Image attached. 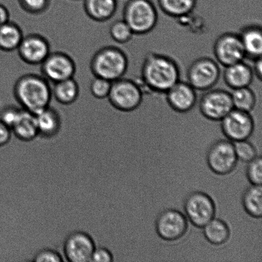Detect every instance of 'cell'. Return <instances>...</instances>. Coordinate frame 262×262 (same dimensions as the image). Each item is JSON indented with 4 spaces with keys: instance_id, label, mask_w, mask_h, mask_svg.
I'll use <instances>...</instances> for the list:
<instances>
[{
    "instance_id": "cell-1",
    "label": "cell",
    "mask_w": 262,
    "mask_h": 262,
    "mask_svg": "<svg viewBox=\"0 0 262 262\" xmlns=\"http://www.w3.org/2000/svg\"><path fill=\"white\" fill-rule=\"evenodd\" d=\"M180 76L179 67L169 56L149 53L144 58L141 80L148 92L165 94L180 80Z\"/></svg>"
},
{
    "instance_id": "cell-2",
    "label": "cell",
    "mask_w": 262,
    "mask_h": 262,
    "mask_svg": "<svg viewBox=\"0 0 262 262\" xmlns=\"http://www.w3.org/2000/svg\"><path fill=\"white\" fill-rule=\"evenodd\" d=\"M13 92L20 107L35 115L50 106L53 97L49 81L35 74L19 77L15 81Z\"/></svg>"
},
{
    "instance_id": "cell-3",
    "label": "cell",
    "mask_w": 262,
    "mask_h": 262,
    "mask_svg": "<svg viewBox=\"0 0 262 262\" xmlns=\"http://www.w3.org/2000/svg\"><path fill=\"white\" fill-rule=\"evenodd\" d=\"M129 60L121 49L106 46L94 54L91 61V70L95 77L111 82L124 77L127 71Z\"/></svg>"
},
{
    "instance_id": "cell-4",
    "label": "cell",
    "mask_w": 262,
    "mask_h": 262,
    "mask_svg": "<svg viewBox=\"0 0 262 262\" xmlns=\"http://www.w3.org/2000/svg\"><path fill=\"white\" fill-rule=\"evenodd\" d=\"M123 19L135 35H145L156 27L158 14L151 0H128L123 10Z\"/></svg>"
},
{
    "instance_id": "cell-5",
    "label": "cell",
    "mask_w": 262,
    "mask_h": 262,
    "mask_svg": "<svg viewBox=\"0 0 262 262\" xmlns=\"http://www.w3.org/2000/svg\"><path fill=\"white\" fill-rule=\"evenodd\" d=\"M143 93L137 82L122 78L112 82L107 99L110 104L118 111L129 113L141 106Z\"/></svg>"
},
{
    "instance_id": "cell-6",
    "label": "cell",
    "mask_w": 262,
    "mask_h": 262,
    "mask_svg": "<svg viewBox=\"0 0 262 262\" xmlns=\"http://www.w3.org/2000/svg\"><path fill=\"white\" fill-rule=\"evenodd\" d=\"M183 208L187 220L198 228H204L216 214L214 200L203 191L190 192L184 200Z\"/></svg>"
},
{
    "instance_id": "cell-7",
    "label": "cell",
    "mask_w": 262,
    "mask_h": 262,
    "mask_svg": "<svg viewBox=\"0 0 262 262\" xmlns=\"http://www.w3.org/2000/svg\"><path fill=\"white\" fill-rule=\"evenodd\" d=\"M206 161L211 171L220 176H228L237 167L238 159L234 144L228 140H219L208 149Z\"/></svg>"
},
{
    "instance_id": "cell-8",
    "label": "cell",
    "mask_w": 262,
    "mask_h": 262,
    "mask_svg": "<svg viewBox=\"0 0 262 262\" xmlns=\"http://www.w3.org/2000/svg\"><path fill=\"white\" fill-rule=\"evenodd\" d=\"M220 76L216 61L209 57H201L192 61L187 69V83L196 91H208L217 83Z\"/></svg>"
},
{
    "instance_id": "cell-9",
    "label": "cell",
    "mask_w": 262,
    "mask_h": 262,
    "mask_svg": "<svg viewBox=\"0 0 262 262\" xmlns=\"http://www.w3.org/2000/svg\"><path fill=\"white\" fill-rule=\"evenodd\" d=\"M97 247L96 241L88 232L74 230L63 241L61 253L64 260L69 262H91Z\"/></svg>"
},
{
    "instance_id": "cell-10",
    "label": "cell",
    "mask_w": 262,
    "mask_h": 262,
    "mask_svg": "<svg viewBox=\"0 0 262 262\" xmlns=\"http://www.w3.org/2000/svg\"><path fill=\"white\" fill-rule=\"evenodd\" d=\"M155 228L157 234L166 242H176L186 235L189 222L186 215L176 209H167L156 218Z\"/></svg>"
},
{
    "instance_id": "cell-11",
    "label": "cell",
    "mask_w": 262,
    "mask_h": 262,
    "mask_svg": "<svg viewBox=\"0 0 262 262\" xmlns=\"http://www.w3.org/2000/svg\"><path fill=\"white\" fill-rule=\"evenodd\" d=\"M233 109L231 94L225 90L208 91L200 99V114L210 121H222Z\"/></svg>"
},
{
    "instance_id": "cell-12",
    "label": "cell",
    "mask_w": 262,
    "mask_h": 262,
    "mask_svg": "<svg viewBox=\"0 0 262 262\" xmlns=\"http://www.w3.org/2000/svg\"><path fill=\"white\" fill-rule=\"evenodd\" d=\"M221 122V129L227 140L237 141L248 140L255 130V122L250 113L233 109Z\"/></svg>"
},
{
    "instance_id": "cell-13",
    "label": "cell",
    "mask_w": 262,
    "mask_h": 262,
    "mask_svg": "<svg viewBox=\"0 0 262 262\" xmlns=\"http://www.w3.org/2000/svg\"><path fill=\"white\" fill-rule=\"evenodd\" d=\"M40 66L42 76L53 84L73 78L76 72L75 61L61 51L51 52Z\"/></svg>"
},
{
    "instance_id": "cell-14",
    "label": "cell",
    "mask_w": 262,
    "mask_h": 262,
    "mask_svg": "<svg viewBox=\"0 0 262 262\" xmlns=\"http://www.w3.org/2000/svg\"><path fill=\"white\" fill-rule=\"evenodd\" d=\"M214 54L217 62L225 67L244 61L246 58L242 41L237 33H223L215 41Z\"/></svg>"
},
{
    "instance_id": "cell-15",
    "label": "cell",
    "mask_w": 262,
    "mask_h": 262,
    "mask_svg": "<svg viewBox=\"0 0 262 262\" xmlns=\"http://www.w3.org/2000/svg\"><path fill=\"white\" fill-rule=\"evenodd\" d=\"M20 60L32 66L41 65L51 53L47 38L38 33H30L23 37L17 48Z\"/></svg>"
},
{
    "instance_id": "cell-16",
    "label": "cell",
    "mask_w": 262,
    "mask_h": 262,
    "mask_svg": "<svg viewBox=\"0 0 262 262\" xmlns=\"http://www.w3.org/2000/svg\"><path fill=\"white\" fill-rule=\"evenodd\" d=\"M164 94L167 104L178 114H187L196 106V91L187 82L179 80Z\"/></svg>"
},
{
    "instance_id": "cell-17",
    "label": "cell",
    "mask_w": 262,
    "mask_h": 262,
    "mask_svg": "<svg viewBox=\"0 0 262 262\" xmlns=\"http://www.w3.org/2000/svg\"><path fill=\"white\" fill-rule=\"evenodd\" d=\"M38 131V138L51 140L57 137L62 129L60 115L50 106L35 114Z\"/></svg>"
},
{
    "instance_id": "cell-18",
    "label": "cell",
    "mask_w": 262,
    "mask_h": 262,
    "mask_svg": "<svg viewBox=\"0 0 262 262\" xmlns=\"http://www.w3.org/2000/svg\"><path fill=\"white\" fill-rule=\"evenodd\" d=\"M223 79L226 84L232 90L250 87L254 73L252 68L242 61L225 67Z\"/></svg>"
},
{
    "instance_id": "cell-19",
    "label": "cell",
    "mask_w": 262,
    "mask_h": 262,
    "mask_svg": "<svg viewBox=\"0 0 262 262\" xmlns=\"http://www.w3.org/2000/svg\"><path fill=\"white\" fill-rule=\"evenodd\" d=\"M10 129L12 135L23 143L30 142L38 136L35 115L22 108Z\"/></svg>"
},
{
    "instance_id": "cell-20",
    "label": "cell",
    "mask_w": 262,
    "mask_h": 262,
    "mask_svg": "<svg viewBox=\"0 0 262 262\" xmlns=\"http://www.w3.org/2000/svg\"><path fill=\"white\" fill-rule=\"evenodd\" d=\"M246 58L255 60L261 57L262 30L260 25H251L243 28L239 33Z\"/></svg>"
},
{
    "instance_id": "cell-21",
    "label": "cell",
    "mask_w": 262,
    "mask_h": 262,
    "mask_svg": "<svg viewBox=\"0 0 262 262\" xmlns=\"http://www.w3.org/2000/svg\"><path fill=\"white\" fill-rule=\"evenodd\" d=\"M117 7V0H84V10L87 16L96 22L111 19Z\"/></svg>"
},
{
    "instance_id": "cell-22",
    "label": "cell",
    "mask_w": 262,
    "mask_h": 262,
    "mask_svg": "<svg viewBox=\"0 0 262 262\" xmlns=\"http://www.w3.org/2000/svg\"><path fill=\"white\" fill-rule=\"evenodd\" d=\"M202 229L205 239L212 246L224 245L230 239L231 231L229 225L220 218L215 217Z\"/></svg>"
},
{
    "instance_id": "cell-23",
    "label": "cell",
    "mask_w": 262,
    "mask_h": 262,
    "mask_svg": "<svg viewBox=\"0 0 262 262\" xmlns=\"http://www.w3.org/2000/svg\"><path fill=\"white\" fill-rule=\"evenodd\" d=\"M23 37L21 28L16 23L9 20L0 26V50L5 52L17 50Z\"/></svg>"
},
{
    "instance_id": "cell-24",
    "label": "cell",
    "mask_w": 262,
    "mask_h": 262,
    "mask_svg": "<svg viewBox=\"0 0 262 262\" xmlns=\"http://www.w3.org/2000/svg\"><path fill=\"white\" fill-rule=\"evenodd\" d=\"M79 95V84L74 78L54 83L52 96L60 104H73L78 99Z\"/></svg>"
},
{
    "instance_id": "cell-25",
    "label": "cell",
    "mask_w": 262,
    "mask_h": 262,
    "mask_svg": "<svg viewBox=\"0 0 262 262\" xmlns=\"http://www.w3.org/2000/svg\"><path fill=\"white\" fill-rule=\"evenodd\" d=\"M244 210L249 216L260 219L262 216V187L251 185L244 191L242 196Z\"/></svg>"
},
{
    "instance_id": "cell-26",
    "label": "cell",
    "mask_w": 262,
    "mask_h": 262,
    "mask_svg": "<svg viewBox=\"0 0 262 262\" xmlns=\"http://www.w3.org/2000/svg\"><path fill=\"white\" fill-rule=\"evenodd\" d=\"M158 2L164 14L181 19L191 14L196 6L197 0H158Z\"/></svg>"
},
{
    "instance_id": "cell-27",
    "label": "cell",
    "mask_w": 262,
    "mask_h": 262,
    "mask_svg": "<svg viewBox=\"0 0 262 262\" xmlns=\"http://www.w3.org/2000/svg\"><path fill=\"white\" fill-rule=\"evenodd\" d=\"M231 97L233 108L251 113L255 108L256 97L255 92L250 87L233 90Z\"/></svg>"
},
{
    "instance_id": "cell-28",
    "label": "cell",
    "mask_w": 262,
    "mask_h": 262,
    "mask_svg": "<svg viewBox=\"0 0 262 262\" xmlns=\"http://www.w3.org/2000/svg\"><path fill=\"white\" fill-rule=\"evenodd\" d=\"M110 35L117 43H125L132 39L134 33L124 19L113 23L110 28Z\"/></svg>"
},
{
    "instance_id": "cell-29",
    "label": "cell",
    "mask_w": 262,
    "mask_h": 262,
    "mask_svg": "<svg viewBox=\"0 0 262 262\" xmlns=\"http://www.w3.org/2000/svg\"><path fill=\"white\" fill-rule=\"evenodd\" d=\"M236 156L238 161L248 163L258 156L257 150L252 143L248 140L233 142Z\"/></svg>"
},
{
    "instance_id": "cell-30",
    "label": "cell",
    "mask_w": 262,
    "mask_h": 262,
    "mask_svg": "<svg viewBox=\"0 0 262 262\" xmlns=\"http://www.w3.org/2000/svg\"><path fill=\"white\" fill-rule=\"evenodd\" d=\"M246 176L251 185L261 186L262 183V159L257 156L253 160L248 163Z\"/></svg>"
},
{
    "instance_id": "cell-31",
    "label": "cell",
    "mask_w": 262,
    "mask_h": 262,
    "mask_svg": "<svg viewBox=\"0 0 262 262\" xmlns=\"http://www.w3.org/2000/svg\"><path fill=\"white\" fill-rule=\"evenodd\" d=\"M112 82L106 79L95 77L91 81L90 90L95 98L104 99L107 98L111 91Z\"/></svg>"
},
{
    "instance_id": "cell-32",
    "label": "cell",
    "mask_w": 262,
    "mask_h": 262,
    "mask_svg": "<svg viewBox=\"0 0 262 262\" xmlns=\"http://www.w3.org/2000/svg\"><path fill=\"white\" fill-rule=\"evenodd\" d=\"M20 8L30 14H42L50 6L51 0H18Z\"/></svg>"
},
{
    "instance_id": "cell-33",
    "label": "cell",
    "mask_w": 262,
    "mask_h": 262,
    "mask_svg": "<svg viewBox=\"0 0 262 262\" xmlns=\"http://www.w3.org/2000/svg\"><path fill=\"white\" fill-rule=\"evenodd\" d=\"M62 254L56 249L43 248L37 251L33 256L32 262H63Z\"/></svg>"
},
{
    "instance_id": "cell-34",
    "label": "cell",
    "mask_w": 262,
    "mask_h": 262,
    "mask_svg": "<svg viewBox=\"0 0 262 262\" xmlns=\"http://www.w3.org/2000/svg\"><path fill=\"white\" fill-rule=\"evenodd\" d=\"M21 107H17L13 105H8L3 107L0 111V120L11 128L19 115Z\"/></svg>"
},
{
    "instance_id": "cell-35",
    "label": "cell",
    "mask_w": 262,
    "mask_h": 262,
    "mask_svg": "<svg viewBox=\"0 0 262 262\" xmlns=\"http://www.w3.org/2000/svg\"><path fill=\"white\" fill-rule=\"evenodd\" d=\"M114 255L112 251L106 246H97L92 255L91 262H112Z\"/></svg>"
},
{
    "instance_id": "cell-36",
    "label": "cell",
    "mask_w": 262,
    "mask_h": 262,
    "mask_svg": "<svg viewBox=\"0 0 262 262\" xmlns=\"http://www.w3.org/2000/svg\"><path fill=\"white\" fill-rule=\"evenodd\" d=\"M12 136V130L10 127L0 120V148L9 144Z\"/></svg>"
},
{
    "instance_id": "cell-37",
    "label": "cell",
    "mask_w": 262,
    "mask_h": 262,
    "mask_svg": "<svg viewBox=\"0 0 262 262\" xmlns=\"http://www.w3.org/2000/svg\"><path fill=\"white\" fill-rule=\"evenodd\" d=\"M253 68H252L254 76L257 77L259 80H261L262 78V60L261 57L254 60Z\"/></svg>"
},
{
    "instance_id": "cell-38",
    "label": "cell",
    "mask_w": 262,
    "mask_h": 262,
    "mask_svg": "<svg viewBox=\"0 0 262 262\" xmlns=\"http://www.w3.org/2000/svg\"><path fill=\"white\" fill-rule=\"evenodd\" d=\"M10 13L5 5L0 4V26L9 21Z\"/></svg>"
}]
</instances>
